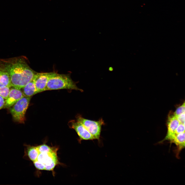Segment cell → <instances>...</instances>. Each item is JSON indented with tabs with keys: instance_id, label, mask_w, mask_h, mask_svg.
<instances>
[{
	"instance_id": "6da1fadb",
	"label": "cell",
	"mask_w": 185,
	"mask_h": 185,
	"mask_svg": "<svg viewBox=\"0 0 185 185\" xmlns=\"http://www.w3.org/2000/svg\"><path fill=\"white\" fill-rule=\"evenodd\" d=\"M0 60L10 75L11 87L21 89L33 79L36 72L23 57Z\"/></svg>"
},
{
	"instance_id": "7a4b0ae2",
	"label": "cell",
	"mask_w": 185,
	"mask_h": 185,
	"mask_svg": "<svg viewBox=\"0 0 185 185\" xmlns=\"http://www.w3.org/2000/svg\"><path fill=\"white\" fill-rule=\"evenodd\" d=\"M68 89L83 90L79 88L68 74H59L54 72L48 82L46 90Z\"/></svg>"
},
{
	"instance_id": "3957f363",
	"label": "cell",
	"mask_w": 185,
	"mask_h": 185,
	"mask_svg": "<svg viewBox=\"0 0 185 185\" xmlns=\"http://www.w3.org/2000/svg\"><path fill=\"white\" fill-rule=\"evenodd\" d=\"M31 98V97L24 96L9 108L12 118L15 122L24 123L25 114Z\"/></svg>"
},
{
	"instance_id": "277c9868",
	"label": "cell",
	"mask_w": 185,
	"mask_h": 185,
	"mask_svg": "<svg viewBox=\"0 0 185 185\" xmlns=\"http://www.w3.org/2000/svg\"><path fill=\"white\" fill-rule=\"evenodd\" d=\"M77 121L81 123L95 139H100L102 126L105 123L102 118L98 121H94L85 119L79 116Z\"/></svg>"
},
{
	"instance_id": "5b68a950",
	"label": "cell",
	"mask_w": 185,
	"mask_h": 185,
	"mask_svg": "<svg viewBox=\"0 0 185 185\" xmlns=\"http://www.w3.org/2000/svg\"><path fill=\"white\" fill-rule=\"evenodd\" d=\"M55 72L35 73L33 80L37 93L46 91L47 84L50 78Z\"/></svg>"
},
{
	"instance_id": "8992f818",
	"label": "cell",
	"mask_w": 185,
	"mask_h": 185,
	"mask_svg": "<svg viewBox=\"0 0 185 185\" xmlns=\"http://www.w3.org/2000/svg\"><path fill=\"white\" fill-rule=\"evenodd\" d=\"M180 123L174 113H170L167 122V132L163 141L168 140L172 143L175 136V131Z\"/></svg>"
},
{
	"instance_id": "52a82bcc",
	"label": "cell",
	"mask_w": 185,
	"mask_h": 185,
	"mask_svg": "<svg viewBox=\"0 0 185 185\" xmlns=\"http://www.w3.org/2000/svg\"><path fill=\"white\" fill-rule=\"evenodd\" d=\"M69 124L70 127L75 131L80 140H90L95 139L88 131L80 122L77 121L72 120L70 122Z\"/></svg>"
},
{
	"instance_id": "ba28073f",
	"label": "cell",
	"mask_w": 185,
	"mask_h": 185,
	"mask_svg": "<svg viewBox=\"0 0 185 185\" xmlns=\"http://www.w3.org/2000/svg\"><path fill=\"white\" fill-rule=\"evenodd\" d=\"M24 96L21 89L13 87H11L8 95L5 100L3 108H9Z\"/></svg>"
},
{
	"instance_id": "9c48e42d",
	"label": "cell",
	"mask_w": 185,
	"mask_h": 185,
	"mask_svg": "<svg viewBox=\"0 0 185 185\" xmlns=\"http://www.w3.org/2000/svg\"><path fill=\"white\" fill-rule=\"evenodd\" d=\"M57 150L56 148L52 151L40 153L37 160L44 164L45 166L54 163L58 164Z\"/></svg>"
},
{
	"instance_id": "30bf717a",
	"label": "cell",
	"mask_w": 185,
	"mask_h": 185,
	"mask_svg": "<svg viewBox=\"0 0 185 185\" xmlns=\"http://www.w3.org/2000/svg\"><path fill=\"white\" fill-rule=\"evenodd\" d=\"M25 158H28L33 162L36 161L40 153L37 146L25 144Z\"/></svg>"
},
{
	"instance_id": "8fae6325",
	"label": "cell",
	"mask_w": 185,
	"mask_h": 185,
	"mask_svg": "<svg viewBox=\"0 0 185 185\" xmlns=\"http://www.w3.org/2000/svg\"><path fill=\"white\" fill-rule=\"evenodd\" d=\"M7 86L11 87L10 75L0 60V87Z\"/></svg>"
},
{
	"instance_id": "7c38bea8",
	"label": "cell",
	"mask_w": 185,
	"mask_h": 185,
	"mask_svg": "<svg viewBox=\"0 0 185 185\" xmlns=\"http://www.w3.org/2000/svg\"><path fill=\"white\" fill-rule=\"evenodd\" d=\"M21 90L24 96L26 97H31L37 94L33 79Z\"/></svg>"
},
{
	"instance_id": "4fadbf2b",
	"label": "cell",
	"mask_w": 185,
	"mask_h": 185,
	"mask_svg": "<svg viewBox=\"0 0 185 185\" xmlns=\"http://www.w3.org/2000/svg\"><path fill=\"white\" fill-rule=\"evenodd\" d=\"M172 143L177 146L178 153L179 152L185 147V132L177 134L175 136Z\"/></svg>"
},
{
	"instance_id": "5bb4252c",
	"label": "cell",
	"mask_w": 185,
	"mask_h": 185,
	"mask_svg": "<svg viewBox=\"0 0 185 185\" xmlns=\"http://www.w3.org/2000/svg\"><path fill=\"white\" fill-rule=\"evenodd\" d=\"M10 88L7 86L0 87V96L5 100L8 97Z\"/></svg>"
},
{
	"instance_id": "9a60e30c",
	"label": "cell",
	"mask_w": 185,
	"mask_h": 185,
	"mask_svg": "<svg viewBox=\"0 0 185 185\" xmlns=\"http://www.w3.org/2000/svg\"><path fill=\"white\" fill-rule=\"evenodd\" d=\"M40 153L52 151L56 148L50 147L45 144L37 146Z\"/></svg>"
},
{
	"instance_id": "2e32d148",
	"label": "cell",
	"mask_w": 185,
	"mask_h": 185,
	"mask_svg": "<svg viewBox=\"0 0 185 185\" xmlns=\"http://www.w3.org/2000/svg\"><path fill=\"white\" fill-rule=\"evenodd\" d=\"M184 113L185 103L184 102L177 109L174 114L175 116H177Z\"/></svg>"
},
{
	"instance_id": "e0dca14e",
	"label": "cell",
	"mask_w": 185,
	"mask_h": 185,
	"mask_svg": "<svg viewBox=\"0 0 185 185\" xmlns=\"http://www.w3.org/2000/svg\"><path fill=\"white\" fill-rule=\"evenodd\" d=\"M35 167L37 169L41 170H45L44 164L37 160L33 162Z\"/></svg>"
},
{
	"instance_id": "ac0fdd59",
	"label": "cell",
	"mask_w": 185,
	"mask_h": 185,
	"mask_svg": "<svg viewBox=\"0 0 185 185\" xmlns=\"http://www.w3.org/2000/svg\"><path fill=\"white\" fill-rule=\"evenodd\" d=\"M184 132H185V124L180 123L175 131V136L177 134Z\"/></svg>"
},
{
	"instance_id": "d6986e66",
	"label": "cell",
	"mask_w": 185,
	"mask_h": 185,
	"mask_svg": "<svg viewBox=\"0 0 185 185\" xmlns=\"http://www.w3.org/2000/svg\"><path fill=\"white\" fill-rule=\"evenodd\" d=\"M176 116L180 123L185 124V113Z\"/></svg>"
},
{
	"instance_id": "ffe728a7",
	"label": "cell",
	"mask_w": 185,
	"mask_h": 185,
	"mask_svg": "<svg viewBox=\"0 0 185 185\" xmlns=\"http://www.w3.org/2000/svg\"><path fill=\"white\" fill-rule=\"evenodd\" d=\"M5 99L0 96V110L3 108L5 102Z\"/></svg>"
}]
</instances>
